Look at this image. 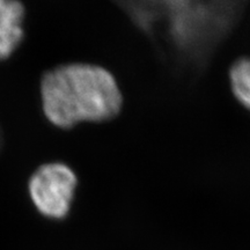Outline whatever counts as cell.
Segmentation results:
<instances>
[{
  "mask_svg": "<svg viewBox=\"0 0 250 250\" xmlns=\"http://www.w3.org/2000/svg\"><path fill=\"white\" fill-rule=\"evenodd\" d=\"M41 96L45 117L61 129L81 122L112 120L122 107L115 78L96 65L68 64L45 72Z\"/></svg>",
  "mask_w": 250,
  "mask_h": 250,
  "instance_id": "obj_1",
  "label": "cell"
},
{
  "mask_svg": "<svg viewBox=\"0 0 250 250\" xmlns=\"http://www.w3.org/2000/svg\"><path fill=\"white\" fill-rule=\"evenodd\" d=\"M77 183L76 174L66 165L48 164L31 175L28 188L31 201L41 213L61 219L70 211Z\"/></svg>",
  "mask_w": 250,
  "mask_h": 250,
  "instance_id": "obj_2",
  "label": "cell"
},
{
  "mask_svg": "<svg viewBox=\"0 0 250 250\" xmlns=\"http://www.w3.org/2000/svg\"><path fill=\"white\" fill-rule=\"evenodd\" d=\"M24 14L20 0H0V61L11 57L22 42Z\"/></svg>",
  "mask_w": 250,
  "mask_h": 250,
  "instance_id": "obj_3",
  "label": "cell"
},
{
  "mask_svg": "<svg viewBox=\"0 0 250 250\" xmlns=\"http://www.w3.org/2000/svg\"><path fill=\"white\" fill-rule=\"evenodd\" d=\"M230 83L237 100L250 110V58L240 59L233 65Z\"/></svg>",
  "mask_w": 250,
  "mask_h": 250,
  "instance_id": "obj_4",
  "label": "cell"
},
{
  "mask_svg": "<svg viewBox=\"0 0 250 250\" xmlns=\"http://www.w3.org/2000/svg\"><path fill=\"white\" fill-rule=\"evenodd\" d=\"M2 147V134H1V129H0V151H1Z\"/></svg>",
  "mask_w": 250,
  "mask_h": 250,
  "instance_id": "obj_5",
  "label": "cell"
}]
</instances>
